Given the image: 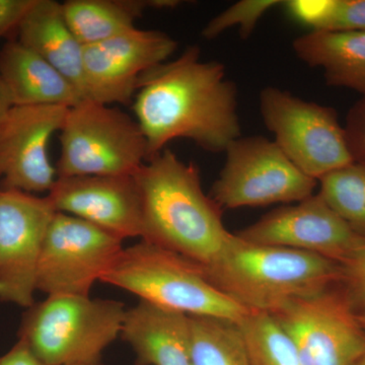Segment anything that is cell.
<instances>
[{
  "label": "cell",
  "mask_w": 365,
  "mask_h": 365,
  "mask_svg": "<svg viewBox=\"0 0 365 365\" xmlns=\"http://www.w3.org/2000/svg\"><path fill=\"white\" fill-rule=\"evenodd\" d=\"M334 0H289L282 2L287 13L299 23L319 31L331 13Z\"/></svg>",
  "instance_id": "obj_27"
},
{
  "label": "cell",
  "mask_w": 365,
  "mask_h": 365,
  "mask_svg": "<svg viewBox=\"0 0 365 365\" xmlns=\"http://www.w3.org/2000/svg\"><path fill=\"white\" fill-rule=\"evenodd\" d=\"M203 269L230 299L250 312L267 314L338 284L341 275L339 264L319 255L253 244L235 234Z\"/></svg>",
  "instance_id": "obj_3"
},
{
  "label": "cell",
  "mask_w": 365,
  "mask_h": 365,
  "mask_svg": "<svg viewBox=\"0 0 365 365\" xmlns=\"http://www.w3.org/2000/svg\"><path fill=\"white\" fill-rule=\"evenodd\" d=\"M292 48L307 66L323 69L328 85L365 96V32L312 31L295 39Z\"/></svg>",
  "instance_id": "obj_19"
},
{
  "label": "cell",
  "mask_w": 365,
  "mask_h": 365,
  "mask_svg": "<svg viewBox=\"0 0 365 365\" xmlns=\"http://www.w3.org/2000/svg\"><path fill=\"white\" fill-rule=\"evenodd\" d=\"M59 140L58 177L135 175L148 160L136 119L91 100L69 108Z\"/></svg>",
  "instance_id": "obj_6"
},
{
  "label": "cell",
  "mask_w": 365,
  "mask_h": 365,
  "mask_svg": "<svg viewBox=\"0 0 365 365\" xmlns=\"http://www.w3.org/2000/svg\"><path fill=\"white\" fill-rule=\"evenodd\" d=\"M0 76L14 106L69 109L86 100L68 79L18 40L9 41L0 50Z\"/></svg>",
  "instance_id": "obj_17"
},
{
  "label": "cell",
  "mask_w": 365,
  "mask_h": 365,
  "mask_svg": "<svg viewBox=\"0 0 365 365\" xmlns=\"http://www.w3.org/2000/svg\"><path fill=\"white\" fill-rule=\"evenodd\" d=\"M191 318L193 365H250L237 323L211 317Z\"/></svg>",
  "instance_id": "obj_21"
},
{
  "label": "cell",
  "mask_w": 365,
  "mask_h": 365,
  "mask_svg": "<svg viewBox=\"0 0 365 365\" xmlns=\"http://www.w3.org/2000/svg\"><path fill=\"white\" fill-rule=\"evenodd\" d=\"M339 285L357 313L365 311V239L340 264Z\"/></svg>",
  "instance_id": "obj_25"
},
{
  "label": "cell",
  "mask_w": 365,
  "mask_h": 365,
  "mask_svg": "<svg viewBox=\"0 0 365 365\" xmlns=\"http://www.w3.org/2000/svg\"><path fill=\"white\" fill-rule=\"evenodd\" d=\"M55 213L48 196L0 189V302L26 309L35 304L38 265Z\"/></svg>",
  "instance_id": "obj_11"
},
{
  "label": "cell",
  "mask_w": 365,
  "mask_h": 365,
  "mask_svg": "<svg viewBox=\"0 0 365 365\" xmlns=\"http://www.w3.org/2000/svg\"><path fill=\"white\" fill-rule=\"evenodd\" d=\"M141 211V240L206 267L232 237L222 209L201 186L200 173L165 148L135 174Z\"/></svg>",
  "instance_id": "obj_2"
},
{
  "label": "cell",
  "mask_w": 365,
  "mask_h": 365,
  "mask_svg": "<svg viewBox=\"0 0 365 365\" xmlns=\"http://www.w3.org/2000/svg\"><path fill=\"white\" fill-rule=\"evenodd\" d=\"M282 4L278 0H242L232 4L204 26L202 37L212 40L234 26H240L242 39L252 35L262 16L273 7Z\"/></svg>",
  "instance_id": "obj_24"
},
{
  "label": "cell",
  "mask_w": 365,
  "mask_h": 365,
  "mask_svg": "<svg viewBox=\"0 0 365 365\" xmlns=\"http://www.w3.org/2000/svg\"><path fill=\"white\" fill-rule=\"evenodd\" d=\"M68 108L13 106L0 120V180L2 190L49 193L56 182L49 144L61 130Z\"/></svg>",
  "instance_id": "obj_12"
},
{
  "label": "cell",
  "mask_w": 365,
  "mask_h": 365,
  "mask_svg": "<svg viewBox=\"0 0 365 365\" xmlns=\"http://www.w3.org/2000/svg\"><path fill=\"white\" fill-rule=\"evenodd\" d=\"M0 365H47L43 364L31 350L26 347L25 343L18 340L11 348L9 351L0 356Z\"/></svg>",
  "instance_id": "obj_30"
},
{
  "label": "cell",
  "mask_w": 365,
  "mask_h": 365,
  "mask_svg": "<svg viewBox=\"0 0 365 365\" xmlns=\"http://www.w3.org/2000/svg\"><path fill=\"white\" fill-rule=\"evenodd\" d=\"M19 42L37 53L86 100L83 49L64 18L62 4L36 0L18 30Z\"/></svg>",
  "instance_id": "obj_18"
},
{
  "label": "cell",
  "mask_w": 365,
  "mask_h": 365,
  "mask_svg": "<svg viewBox=\"0 0 365 365\" xmlns=\"http://www.w3.org/2000/svg\"><path fill=\"white\" fill-rule=\"evenodd\" d=\"M151 0H68L64 18L81 45L97 44L136 29L135 21Z\"/></svg>",
  "instance_id": "obj_20"
},
{
  "label": "cell",
  "mask_w": 365,
  "mask_h": 365,
  "mask_svg": "<svg viewBox=\"0 0 365 365\" xmlns=\"http://www.w3.org/2000/svg\"><path fill=\"white\" fill-rule=\"evenodd\" d=\"M76 365H104V364H103L100 360V361L91 362V364H76Z\"/></svg>",
  "instance_id": "obj_34"
},
{
  "label": "cell",
  "mask_w": 365,
  "mask_h": 365,
  "mask_svg": "<svg viewBox=\"0 0 365 365\" xmlns=\"http://www.w3.org/2000/svg\"><path fill=\"white\" fill-rule=\"evenodd\" d=\"M36 0H0V38L16 31Z\"/></svg>",
  "instance_id": "obj_29"
},
{
  "label": "cell",
  "mask_w": 365,
  "mask_h": 365,
  "mask_svg": "<svg viewBox=\"0 0 365 365\" xmlns=\"http://www.w3.org/2000/svg\"><path fill=\"white\" fill-rule=\"evenodd\" d=\"M177 45L167 34L136 28L85 46L86 100L109 106L128 104L135 96L141 76L167 62Z\"/></svg>",
  "instance_id": "obj_13"
},
{
  "label": "cell",
  "mask_w": 365,
  "mask_h": 365,
  "mask_svg": "<svg viewBox=\"0 0 365 365\" xmlns=\"http://www.w3.org/2000/svg\"><path fill=\"white\" fill-rule=\"evenodd\" d=\"M225 165L209 196L220 208L300 202L314 194L317 180L307 176L275 141L239 137L225 150Z\"/></svg>",
  "instance_id": "obj_8"
},
{
  "label": "cell",
  "mask_w": 365,
  "mask_h": 365,
  "mask_svg": "<svg viewBox=\"0 0 365 365\" xmlns=\"http://www.w3.org/2000/svg\"><path fill=\"white\" fill-rule=\"evenodd\" d=\"M264 123L292 163L319 181L354 162L344 127L335 109L267 86L260 93Z\"/></svg>",
  "instance_id": "obj_7"
},
{
  "label": "cell",
  "mask_w": 365,
  "mask_h": 365,
  "mask_svg": "<svg viewBox=\"0 0 365 365\" xmlns=\"http://www.w3.org/2000/svg\"><path fill=\"white\" fill-rule=\"evenodd\" d=\"M47 196L56 212L76 216L123 241L143 237L135 175L58 177Z\"/></svg>",
  "instance_id": "obj_15"
},
{
  "label": "cell",
  "mask_w": 365,
  "mask_h": 365,
  "mask_svg": "<svg viewBox=\"0 0 365 365\" xmlns=\"http://www.w3.org/2000/svg\"><path fill=\"white\" fill-rule=\"evenodd\" d=\"M344 128L353 160L365 165V96L348 112Z\"/></svg>",
  "instance_id": "obj_28"
},
{
  "label": "cell",
  "mask_w": 365,
  "mask_h": 365,
  "mask_svg": "<svg viewBox=\"0 0 365 365\" xmlns=\"http://www.w3.org/2000/svg\"><path fill=\"white\" fill-rule=\"evenodd\" d=\"M133 110L148 160L177 138L190 139L209 153H225L241 137L237 86L222 63L201 61L197 46L141 76Z\"/></svg>",
  "instance_id": "obj_1"
},
{
  "label": "cell",
  "mask_w": 365,
  "mask_h": 365,
  "mask_svg": "<svg viewBox=\"0 0 365 365\" xmlns=\"http://www.w3.org/2000/svg\"><path fill=\"white\" fill-rule=\"evenodd\" d=\"M13 102L9 97V91L6 90V86L2 81L1 76H0V120L4 118L7 111L13 107Z\"/></svg>",
  "instance_id": "obj_31"
},
{
  "label": "cell",
  "mask_w": 365,
  "mask_h": 365,
  "mask_svg": "<svg viewBox=\"0 0 365 365\" xmlns=\"http://www.w3.org/2000/svg\"><path fill=\"white\" fill-rule=\"evenodd\" d=\"M123 302L83 295H48L28 307L19 340L47 365L100 361L103 352L120 337Z\"/></svg>",
  "instance_id": "obj_5"
},
{
  "label": "cell",
  "mask_w": 365,
  "mask_h": 365,
  "mask_svg": "<svg viewBox=\"0 0 365 365\" xmlns=\"http://www.w3.org/2000/svg\"><path fill=\"white\" fill-rule=\"evenodd\" d=\"M270 314L294 342L302 365H353L365 354V331L339 283Z\"/></svg>",
  "instance_id": "obj_9"
},
{
  "label": "cell",
  "mask_w": 365,
  "mask_h": 365,
  "mask_svg": "<svg viewBox=\"0 0 365 365\" xmlns=\"http://www.w3.org/2000/svg\"><path fill=\"white\" fill-rule=\"evenodd\" d=\"M359 318L360 324H361L362 328L365 331V311L361 312V313H359Z\"/></svg>",
  "instance_id": "obj_32"
},
{
  "label": "cell",
  "mask_w": 365,
  "mask_h": 365,
  "mask_svg": "<svg viewBox=\"0 0 365 365\" xmlns=\"http://www.w3.org/2000/svg\"><path fill=\"white\" fill-rule=\"evenodd\" d=\"M318 182L322 198L355 234L365 239V165L353 162Z\"/></svg>",
  "instance_id": "obj_22"
},
{
  "label": "cell",
  "mask_w": 365,
  "mask_h": 365,
  "mask_svg": "<svg viewBox=\"0 0 365 365\" xmlns=\"http://www.w3.org/2000/svg\"><path fill=\"white\" fill-rule=\"evenodd\" d=\"M235 235L253 244L319 255L339 265L364 239L319 193L294 205L275 209Z\"/></svg>",
  "instance_id": "obj_14"
},
{
  "label": "cell",
  "mask_w": 365,
  "mask_h": 365,
  "mask_svg": "<svg viewBox=\"0 0 365 365\" xmlns=\"http://www.w3.org/2000/svg\"><path fill=\"white\" fill-rule=\"evenodd\" d=\"M237 325L250 365H302L294 342L270 314L251 312Z\"/></svg>",
  "instance_id": "obj_23"
},
{
  "label": "cell",
  "mask_w": 365,
  "mask_h": 365,
  "mask_svg": "<svg viewBox=\"0 0 365 365\" xmlns=\"http://www.w3.org/2000/svg\"><path fill=\"white\" fill-rule=\"evenodd\" d=\"M319 31L365 32V0H334L331 13Z\"/></svg>",
  "instance_id": "obj_26"
},
{
  "label": "cell",
  "mask_w": 365,
  "mask_h": 365,
  "mask_svg": "<svg viewBox=\"0 0 365 365\" xmlns=\"http://www.w3.org/2000/svg\"><path fill=\"white\" fill-rule=\"evenodd\" d=\"M353 365H365V354L362 355L361 357H359V359H357Z\"/></svg>",
  "instance_id": "obj_33"
},
{
  "label": "cell",
  "mask_w": 365,
  "mask_h": 365,
  "mask_svg": "<svg viewBox=\"0 0 365 365\" xmlns=\"http://www.w3.org/2000/svg\"><path fill=\"white\" fill-rule=\"evenodd\" d=\"M101 282L188 316L239 323L251 313L218 290L202 266L143 240L122 250Z\"/></svg>",
  "instance_id": "obj_4"
},
{
  "label": "cell",
  "mask_w": 365,
  "mask_h": 365,
  "mask_svg": "<svg viewBox=\"0 0 365 365\" xmlns=\"http://www.w3.org/2000/svg\"><path fill=\"white\" fill-rule=\"evenodd\" d=\"M123 240L76 216L56 212L46 234L37 290L47 295L90 297L91 287L116 261Z\"/></svg>",
  "instance_id": "obj_10"
},
{
  "label": "cell",
  "mask_w": 365,
  "mask_h": 365,
  "mask_svg": "<svg viewBox=\"0 0 365 365\" xmlns=\"http://www.w3.org/2000/svg\"><path fill=\"white\" fill-rule=\"evenodd\" d=\"M120 337L135 355V365H193L191 318L145 300L126 309Z\"/></svg>",
  "instance_id": "obj_16"
}]
</instances>
